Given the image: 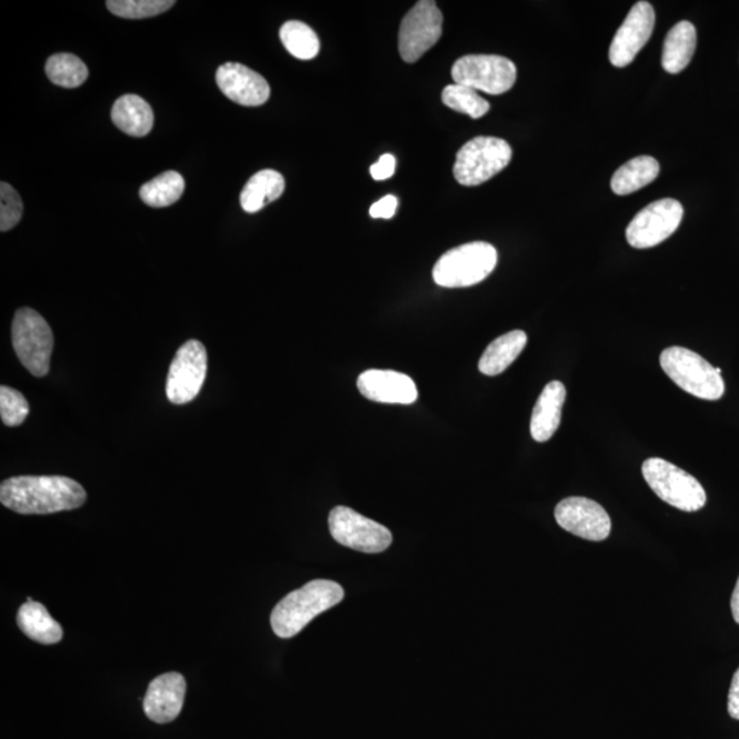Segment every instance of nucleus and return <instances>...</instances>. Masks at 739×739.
Returning a JSON list of instances; mask_svg holds the SVG:
<instances>
[{
    "label": "nucleus",
    "mask_w": 739,
    "mask_h": 739,
    "mask_svg": "<svg viewBox=\"0 0 739 739\" xmlns=\"http://www.w3.org/2000/svg\"><path fill=\"white\" fill-rule=\"evenodd\" d=\"M731 611H732V617H735L736 622L739 625V578L736 585V589L735 591H732Z\"/></svg>",
    "instance_id": "obj_35"
},
{
    "label": "nucleus",
    "mask_w": 739,
    "mask_h": 739,
    "mask_svg": "<svg viewBox=\"0 0 739 739\" xmlns=\"http://www.w3.org/2000/svg\"><path fill=\"white\" fill-rule=\"evenodd\" d=\"M46 73L51 82L62 88H77L88 79V68L79 57L56 54L46 63Z\"/></svg>",
    "instance_id": "obj_27"
},
{
    "label": "nucleus",
    "mask_w": 739,
    "mask_h": 739,
    "mask_svg": "<svg viewBox=\"0 0 739 739\" xmlns=\"http://www.w3.org/2000/svg\"><path fill=\"white\" fill-rule=\"evenodd\" d=\"M29 405L26 396L10 387L0 388V417L6 426L14 428L26 421Z\"/></svg>",
    "instance_id": "obj_30"
},
{
    "label": "nucleus",
    "mask_w": 739,
    "mask_h": 739,
    "mask_svg": "<svg viewBox=\"0 0 739 739\" xmlns=\"http://www.w3.org/2000/svg\"><path fill=\"white\" fill-rule=\"evenodd\" d=\"M286 191V180L276 170L264 169L253 174L248 180L240 194L242 210L248 214L264 209L266 206L273 203L274 200L282 197Z\"/></svg>",
    "instance_id": "obj_21"
},
{
    "label": "nucleus",
    "mask_w": 739,
    "mask_h": 739,
    "mask_svg": "<svg viewBox=\"0 0 739 739\" xmlns=\"http://www.w3.org/2000/svg\"><path fill=\"white\" fill-rule=\"evenodd\" d=\"M660 366L679 388L696 398L715 401L725 395L721 370L712 368L711 363L688 348H667L660 354Z\"/></svg>",
    "instance_id": "obj_4"
},
{
    "label": "nucleus",
    "mask_w": 739,
    "mask_h": 739,
    "mask_svg": "<svg viewBox=\"0 0 739 739\" xmlns=\"http://www.w3.org/2000/svg\"><path fill=\"white\" fill-rule=\"evenodd\" d=\"M216 79L224 97L240 106L257 108L270 98L269 82L244 64L224 63L217 70Z\"/></svg>",
    "instance_id": "obj_15"
},
{
    "label": "nucleus",
    "mask_w": 739,
    "mask_h": 739,
    "mask_svg": "<svg viewBox=\"0 0 739 739\" xmlns=\"http://www.w3.org/2000/svg\"><path fill=\"white\" fill-rule=\"evenodd\" d=\"M187 693L186 678L179 672L159 676L148 686L143 707L148 719L170 723L179 717Z\"/></svg>",
    "instance_id": "obj_17"
},
{
    "label": "nucleus",
    "mask_w": 739,
    "mask_h": 739,
    "mask_svg": "<svg viewBox=\"0 0 739 739\" xmlns=\"http://www.w3.org/2000/svg\"><path fill=\"white\" fill-rule=\"evenodd\" d=\"M455 84L472 88L477 92L501 94L511 90L517 81V67L500 56H466L452 67Z\"/></svg>",
    "instance_id": "obj_8"
},
{
    "label": "nucleus",
    "mask_w": 739,
    "mask_h": 739,
    "mask_svg": "<svg viewBox=\"0 0 739 739\" xmlns=\"http://www.w3.org/2000/svg\"><path fill=\"white\" fill-rule=\"evenodd\" d=\"M442 102L447 108L478 120L490 110L488 100H485L480 93L472 88L451 84L443 88Z\"/></svg>",
    "instance_id": "obj_28"
},
{
    "label": "nucleus",
    "mask_w": 739,
    "mask_h": 739,
    "mask_svg": "<svg viewBox=\"0 0 739 739\" xmlns=\"http://www.w3.org/2000/svg\"><path fill=\"white\" fill-rule=\"evenodd\" d=\"M696 46L697 32L693 23L689 21L678 22L668 32L665 40L661 64H663L666 72L678 74L688 68L691 58L695 56Z\"/></svg>",
    "instance_id": "obj_22"
},
{
    "label": "nucleus",
    "mask_w": 739,
    "mask_h": 739,
    "mask_svg": "<svg viewBox=\"0 0 739 739\" xmlns=\"http://www.w3.org/2000/svg\"><path fill=\"white\" fill-rule=\"evenodd\" d=\"M683 218V207L676 199H661L638 212L626 229V239L637 250L661 244L677 232Z\"/></svg>",
    "instance_id": "obj_11"
},
{
    "label": "nucleus",
    "mask_w": 739,
    "mask_h": 739,
    "mask_svg": "<svg viewBox=\"0 0 739 739\" xmlns=\"http://www.w3.org/2000/svg\"><path fill=\"white\" fill-rule=\"evenodd\" d=\"M660 173V164L652 157H637L615 171L611 180L612 191L619 197L640 191L650 184Z\"/></svg>",
    "instance_id": "obj_24"
},
{
    "label": "nucleus",
    "mask_w": 739,
    "mask_h": 739,
    "mask_svg": "<svg viewBox=\"0 0 739 739\" xmlns=\"http://www.w3.org/2000/svg\"><path fill=\"white\" fill-rule=\"evenodd\" d=\"M655 22L656 14L652 4L642 0L632 6L610 47V61L615 68H625L635 61L638 52L652 37Z\"/></svg>",
    "instance_id": "obj_14"
},
{
    "label": "nucleus",
    "mask_w": 739,
    "mask_h": 739,
    "mask_svg": "<svg viewBox=\"0 0 739 739\" xmlns=\"http://www.w3.org/2000/svg\"><path fill=\"white\" fill-rule=\"evenodd\" d=\"M280 39L289 54L301 61H310L318 56L321 43L317 33L300 21H288L280 29Z\"/></svg>",
    "instance_id": "obj_26"
},
{
    "label": "nucleus",
    "mask_w": 739,
    "mask_h": 739,
    "mask_svg": "<svg viewBox=\"0 0 739 739\" xmlns=\"http://www.w3.org/2000/svg\"><path fill=\"white\" fill-rule=\"evenodd\" d=\"M443 17L436 2L421 0L408 11L399 31V52L407 63H416L442 34Z\"/></svg>",
    "instance_id": "obj_10"
},
{
    "label": "nucleus",
    "mask_w": 739,
    "mask_h": 739,
    "mask_svg": "<svg viewBox=\"0 0 739 739\" xmlns=\"http://www.w3.org/2000/svg\"><path fill=\"white\" fill-rule=\"evenodd\" d=\"M207 375V351L202 342L189 340L177 351L170 364L167 395L173 405H187L198 398Z\"/></svg>",
    "instance_id": "obj_12"
},
{
    "label": "nucleus",
    "mask_w": 739,
    "mask_h": 739,
    "mask_svg": "<svg viewBox=\"0 0 739 739\" xmlns=\"http://www.w3.org/2000/svg\"><path fill=\"white\" fill-rule=\"evenodd\" d=\"M358 389L366 399L386 405H412L418 389L411 377L392 370H368L358 378Z\"/></svg>",
    "instance_id": "obj_16"
},
{
    "label": "nucleus",
    "mask_w": 739,
    "mask_h": 739,
    "mask_svg": "<svg viewBox=\"0 0 739 739\" xmlns=\"http://www.w3.org/2000/svg\"><path fill=\"white\" fill-rule=\"evenodd\" d=\"M0 501L22 516H49L72 511L86 505L87 492L72 478L61 476H21L0 485Z\"/></svg>",
    "instance_id": "obj_1"
},
{
    "label": "nucleus",
    "mask_w": 739,
    "mask_h": 739,
    "mask_svg": "<svg viewBox=\"0 0 739 739\" xmlns=\"http://www.w3.org/2000/svg\"><path fill=\"white\" fill-rule=\"evenodd\" d=\"M186 181L177 171H164L140 188V199L153 209H162L179 202L184 193Z\"/></svg>",
    "instance_id": "obj_25"
},
{
    "label": "nucleus",
    "mask_w": 739,
    "mask_h": 739,
    "mask_svg": "<svg viewBox=\"0 0 739 739\" xmlns=\"http://www.w3.org/2000/svg\"><path fill=\"white\" fill-rule=\"evenodd\" d=\"M344 599L339 583L317 579L292 591L278 602L271 612L270 623L280 638L298 636L312 619L330 610Z\"/></svg>",
    "instance_id": "obj_2"
},
{
    "label": "nucleus",
    "mask_w": 739,
    "mask_h": 739,
    "mask_svg": "<svg viewBox=\"0 0 739 739\" xmlns=\"http://www.w3.org/2000/svg\"><path fill=\"white\" fill-rule=\"evenodd\" d=\"M512 148L506 140L480 136L460 148L455 161V179L465 187L489 181L510 164Z\"/></svg>",
    "instance_id": "obj_6"
},
{
    "label": "nucleus",
    "mask_w": 739,
    "mask_h": 739,
    "mask_svg": "<svg viewBox=\"0 0 739 739\" xmlns=\"http://www.w3.org/2000/svg\"><path fill=\"white\" fill-rule=\"evenodd\" d=\"M396 159L390 153H386L380 158V161L372 164L370 173L376 181H383L390 179L395 174Z\"/></svg>",
    "instance_id": "obj_33"
},
{
    "label": "nucleus",
    "mask_w": 739,
    "mask_h": 739,
    "mask_svg": "<svg viewBox=\"0 0 739 739\" xmlns=\"http://www.w3.org/2000/svg\"><path fill=\"white\" fill-rule=\"evenodd\" d=\"M11 336L23 368L34 377L49 375L54 336L46 319L28 307L20 309L16 312Z\"/></svg>",
    "instance_id": "obj_7"
},
{
    "label": "nucleus",
    "mask_w": 739,
    "mask_h": 739,
    "mask_svg": "<svg viewBox=\"0 0 739 739\" xmlns=\"http://www.w3.org/2000/svg\"><path fill=\"white\" fill-rule=\"evenodd\" d=\"M330 535L341 546L364 553L387 551L392 533L375 520L360 516L348 507H336L329 516Z\"/></svg>",
    "instance_id": "obj_9"
},
{
    "label": "nucleus",
    "mask_w": 739,
    "mask_h": 739,
    "mask_svg": "<svg viewBox=\"0 0 739 739\" xmlns=\"http://www.w3.org/2000/svg\"><path fill=\"white\" fill-rule=\"evenodd\" d=\"M173 0H109L106 2L112 14L128 20L151 19L173 8Z\"/></svg>",
    "instance_id": "obj_29"
},
{
    "label": "nucleus",
    "mask_w": 739,
    "mask_h": 739,
    "mask_svg": "<svg viewBox=\"0 0 739 739\" xmlns=\"http://www.w3.org/2000/svg\"><path fill=\"white\" fill-rule=\"evenodd\" d=\"M526 342H528V336L522 330H513V332L500 336L485 350L478 369L482 375L489 377L501 375L516 362L525 350Z\"/></svg>",
    "instance_id": "obj_23"
},
{
    "label": "nucleus",
    "mask_w": 739,
    "mask_h": 739,
    "mask_svg": "<svg viewBox=\"0 0 739 739\" xmlns=\"http://www.w3.org/2000/svg\"><path fill=\"white\" fill-rule=\"evenodd\" d=\"M23 204L19 192L8 182L0 184V230H8L17 227L21 221Z\"/></svg>",
    "instance_id": "obj_31"
},
{
    "label": "nucleus",
    "mask_w": 739,
    "mask_h": 739,
    "mask_svg": "<svg viewBox=\"0 0 739 739\" xmlns=\"http://www.w3.org/2000/svg\"><path fill=\"white\" fill-rule=\"evenodd\" d=\"M398 206V198L393 197V194H387L386 198L378 200V202L371 206L370 216L372 218H382V220H389V218H392L396 214Z\"/></svg>",
    "instance_id": "obj_32"
},
{
    "label": "nucleus",
    "mask_w": 739,
    "mask_h": 739,
    "mask_svg": "<svg viewBox=\"0 0 739 739\" xmlns=\"http://www.w3.org/2000/svg\"><path fill=\"white\" fill-rule=\"evenodd\" d=\"M566 396V387L560 381L549 382L543 388L530 422V433L537 442L551 440L559 429Z\"/></svg>",
    "instance_id": "obj_18"
},
{
    "label": "nucleus",
    "mask_w": 739,
    "mask_h": 739,
    "mask_svg": "<svg viewBox=\"0 0 739 739\" xmlns=\"http://www.w3.org/2000/svg\"><path fill=\"white\" fill-rule=\"evenodd\" d=\"M111 120L123 133L133 138H144L153 127L151 106L138 94H123L111 110Z\"/></svg>",
    "instance_id": "obj_19"
},
{
    "label": "nucleus",
    "mask_w": 739,
    "mask_h": 739,
    "mask_svg": "<svg viewBox=\"0 0 739 739\" xmlns=\"http://www.w3.org/2000/svg\"><path fill=\"white\" fill-rule=\"evenodd\" d=\"M561 529L589 541H605L611 533V518L599 502L585 498L561 500L555 508Z\"/></svg>",
    "instance_id": "obj_13"
},
{
    "label": "nucleus",
    "mask_w": 739,
    "mask_h": 739,
    "mask_svg": "<svg viewBox=\"0 0 739 739\" xmlns=\"http://www.w3.org/2000/svg\"><path fill=\"white\" fill-rule=\"evenodd\" d=\"M498 264V251L483 241L469 242L452 248L435 264L433 278L443 288L477 286L493 273Z\"/></svg>",
    "instance_id": "obj_3"
},
{
    "label": "nucleus",
    "mask_w": 739,
    "mask_h": 739,
    "mask_svg": "<svg viewBox=\"0 0 739 739\" xmlns=\"http://www.w3.org/2000/svg\"><path fill=\"white\" fill-rule=\"evenodd\" d=\"M642 476L661 500L685 512L700 511L707 502L706 490L689 472L665 459L650 458L642 465Z\"/></svg>",
    "instance_id": "obj_5"
},
{
    "label": "nucleus",
    "mask_w": 739,
    "mask_h": 739,
    "mask_svg": "<svg viewBox=\"0 0 739 739\" xmlns=\"http://www.w3.org/2000/svg\"><path fill=\"white\" fill-rule=\"evenodd\" d=\"M727 708H729L730 717L739 720V668L735 673V677H732Z\"/></svg>",
    "instance_id": "obj_34"
},
{
    "label": "nucleus",
    "mask_w": 739,
    "mask_h": 739,
    "mask_svg": "<svg viewBox=\"0 0 739 739\" xmlns=\"http://www.w3.org/2000/svg\"><path fill=\"white\" fill-rule=\"evenodd\" d=\"M17 625L23 635L43 646H54L63 638L61 625L52 619L43 605L37 601H27L20 607Z\"/></svg>",
    "instance_id": "obj_20"
}]
</instances>
